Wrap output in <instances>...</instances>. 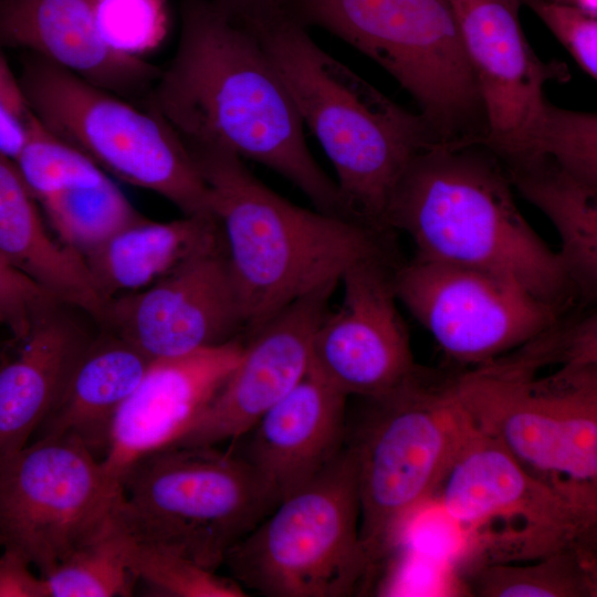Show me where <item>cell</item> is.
Instances as JSON below:
<instances>
[{"mask_svg":"<svg viewBox=\"0 0 597 597\" xmlns=\"http://www.w3.org/2000/svg\"><path fill=\"white\" fill-rule=\"evenodd\" d=\"M511 185L552 222L561 239L559 256L578 298L597 293V184L538 156L504 168Z\"/></svg>","mask_w":597,"mask_h":597,"instance_id":"25","label":"cell"},{"mask_svg":"<svg viewBox=\"0 0 597 597\" xmlns=\"http://www.w3.org/2000/svg\"><path fill=\"white\" fill-rule=\"evenodd\" d=\"M190 154L209 191L247 332L315 289L339 282L354 263L391 256L387 233L289 201L240 157L221 149Z\"/></svg>","mask_w":597,"mask_h":597,"instance_id":"5","label":"cell"},{"mask_svg":"<svg viewBox=\"0 0 597 597\" xmlns=\"http://www.w3.org/2000/svg\"><path fill=\"white\" fill-rule=\"evenodd\" d=\"M101 36L117 52L139 56L157 48L168 31L167 0H100Z\"/></svg>","mask_w":597,"mask_h":597,"instance_id":"32","label":"cell"},{"mask_svg":"<svg viewBox=\"0 0 597 597\" xmlns=\"http://www.w3.org/2000/svg\"><path fill=\"white\" fill-rule=\"evenodd\" d=\"M283 11L354 46L416 101L441 145L482 144L479 85L450 0H280Z\"/></svg>","mask_w":597,"mask_h":597,"instance_id":"7","label":"cell"},{"mask_svg":"<svg viewBox=\"0 0 597 597\" xmlns=\"http://www.w3.org/2000/svg\"><path fill=\"white\" fill-rule=\"evenodd\" d=\"M538 156H548L572 174L597 184L596 113L547 103L532 158Z\"/></svg>","mask_w":597,"mask_h":597,"instance_id":"31","label":"cell"},{"mask_svg":"<svg viewBox=\"0 0 597 597\" xmlns=\"http://www.w3.org/2000/svg\"><path fill=\"white\" fill-rule=\"evenodd\" d=\"M222 240L212 213L182 214L170 221L142 216L88 253L84 261L98 295L106 303L148 287Z\"/></svg>","mask_w":597,"mask_h":597,"instance_id":"24","label":"cell"},{"mask_svg":"<svg viewBox=\"0 0 597 597\" xmlns=\"http://www.w3.org/2000/svg\"><path fill=\"white\" fill-rule=\"evenodd\" d=\"M30 565L21 552L3 548L0 555V597H49L43 576H34Z\"/></svg>","mask_w":597,"mask_h":597,"instance_id":"36","label":"cell"},{"mask_svg":"<svg viewBox=\"0 0 597 597\" xmlns=\"http://www.w3.org/2000/svg\"><path fill=\"white\" fill-rule=\"evenodd\" d=\"M511 181L482 145H437L418 154L386 209L425 259L507 277L559 313L578 298L558 251L519 210Z\"/></svg>","mask_w":597,"mask_h":597,"instance_id":"3","label":"cell"},{"mask_svg":"<svg viewBox=\"0 0 597 597\" xmlns=\"http://www.w3.org/2000/svg\"><path fill=\"white\" fill-rule=\"evenodd\" d=\"M180 22L175 54L147 106L189 151L221 149L256 161L315 209L352 218L308 149L292 96L255 34L212 0H181Z\"/></svg>","mask_w":597,"mask_h":597,"instance_id":"1","label":"cell"},{"mask_svg":"<svg viewBox=\"0 0 597 597\" xmlns=\"http://www.w3.org/2000/svg\"><path fill=\"white\" fill-rule=\"evenodd\" d=\"M56 301L0 255V327L20 343Z\"/></svg>","mask_w":597,"mask_h":597,"instance_id":"34","label":"cell"},{"mask_svg":"<svg viewBox=\"0 0 597 597\" xmlns=\"http://www.w3.org/2000/svg\"><path fill=\"white\" fill-rule=\"evenodd\" d=\"M243 341L151 360L137 388L119 409L102 459L121 484L140 457L175 444L195 423L234 368Z\"/></svg>","mask_w":597,"mask_h":597,"instance_id":"18","label":"cell"},{"mask_svg":"<svg viewBox=\"0 0 597 597\" xmlns=\"http://www.w3.org/2000/svg\"><path fill=\"white\" fill-rule=\"evenodd\" d=\"M432 500L471 541L472 567L593 545L597 512L532 475L470 419Z\"/></svg>","mask_w":597,"mask_h":597,"instance_id":"11","label":"cell"},{"mask_svg":"<svg viewBox=\"0 0 597 597\" xmlns=\"http://www.w3.org/2000/svg\"><path fill=\"white\" fill-rule=\"evenodd\" d=\"M0 255L56 301L100 320L105 303L84 259L49 230L13 161L1 154Z\"/></svg>","mask_w":597,"mask_h":597,"instance_id":"23","label":"cell"},{"mask_svg":"<svg viewBox=\"0 0 597 597\" xmlns=\"http://www.w3.org/2000/svg\"><path fill=\"white\" fill-rule=\"evenodd\" d=\"M549 29L578 66L597 78V15L555 0H521Z\"/></svg>","mask_w":597,"mask_h":597,"instance_id":"33","label":"cell"},{"mask_svg":"<svg viewBox=\"0 0 597 597\" xmlns=\"http://www.w3.org/2000/svg\"><path fill=\"white\" fill-rule=\"evenodd\" d=\"M97 325L151 360L240 338L247 325L223 240L148 287L108 300Z\"/></svg>","mask_w":597,"mask_h":597,"instance_id":"15","label":"cell"},{"mask_svg":"<svg viewBox=\"0 0 597 597\" xmlns=\"http://www.w3.org/2000/svg\"><path fill=\"white\" fill-rule=\"evenodd\" d=\"M133 536L117 512L88 540L43 575L49 597L129 596L128 552Z\"/></svg>","mask_w":597,"mask_h":597,"instance_id":"27","label":"cell"},{"mask_svg":"<svg viewBox=\"0 0 597 597\" xmlns=\"http://www.w3.org/2000/svg\"><path fill=\"white\" fill-rule=\"evenodd\" d=\"M12 161L38 203L55 193L95 186L107 178L92 159L46 128L36 117Z\"/></svg>","mask_w":597,"mask_h":597,"instance_id":"29","label":"cell"},{"mask_svg":"<svg viewBox=\"0 0 597 597\" xmlns=\"http://www.w3.org/2000/svg\"><path fill=\"white\" fill-rule=\"evenodd\" d=\"M119 498L121 484L78 440L38 437L0 455V547L43 576L104 525Z\"/></svg>","mask_w":597,"mask_h":597,"instance_id":"12","label":"cell"},{"mask_svg":"<svg viewBox=\"0 0 597 597\" xmlns=\"http://www.w3.org/2000/svg\"><path fill=\"white\" fill-rule=\"evenodd\" d=\"M472 425L532 475L597 512V317L562 315L519 347L454 375Z\"/></svg>","mask_w":597,"mask_h":597,"instance_id":"2","label":"cell"},{"mask_svg":"<svg viewBox=\"0 0 597 597\" xmlns=\"http://www.w3.org/2000/svg\"><path fill=\"white\" fill-rule=\"evenodd\" d=\"M35 115L17 78L0 52V154L13 160L27 140Z\"/></svg>","mask_w":597,"mask_h":597,"instance_id":"35","label":"cell"},{"mask_svg":"<svg viewBox=\"0 0 597 597\" xmlns=\"http://www.w3.org/2000/svg\"><path fill=\"white\" fill-rule=\"evenodd\" d=\"M347 398L310 366L296 386L245 434V451L238 454L280 501L285 499L322 472L345 447Z\"/></svg>","mask_w":597,"mask_h":597,"instance_id":"19","label":"cell"},{"mask_svg":"<svg viewBox=\"0 0 597 597\" xmlns=\"http://www.w3.org/2000/svg\"><path fill=\"white\" fill-rule=\"evenodd\" d=\"M237 21H245L277 7L280 0H212Z\"/></svg>","mask_w":597,"mask_h":597,"instance_id":"37","label":"cell"},{"mask_svg":"<svg viewBox=\"0 0 597 597\" xmlns=\"http://www.w3.org/2000/svg\"><path fill=\"white\" fill-rule=\"evenodd\" d=\"M97 327L86 312L55 302L20 342L18 354L0 364V455L29 443Z\"/></svg>","mask_w":597,"mask_h":597,"instance_id":"21","label":"cell"},{"mask_svg":"<svg viewBox=\"0 0 597 597\" xmlns=\"http://www.w3.org/2000/svg\"><path fill=\"white\" fill-rule=\"evenodd\" d=\"M555 1L574 4L593 15H597V0H555Z\"/></svg>","mask_w":597,"mask_h":597,"instance_id":"38","label":"cell"},{"mask_svg":"<svg viewBox=\"0 0 597 597\" xmlns=\"http://www.w3.org/2000/svg\"><path fill=\"white\" fill-rule=\"evenodd\" d=\"M242 24L331 160L347 211L388 233L385 213L398 181L418 154L441 145L429 124L331 56L280 6Z\"/></svg>","mask_w":597,"mask_h":597,"instance_id":"4","label":"cell"},{"mask_svg":"<svg viewBox=\"0 0 597 597\" xmlns=\"http://www.w3.org/2000/svg\"><path fill=\"white\" fill-rule=\"evenodd\" d=\"M354 438L359 537L371 569L406 530L447 473L468 425L454 374L419 368L373 398Z\"/></svg>","mask_w":597,"mask_h":597,"instance_id":"6","label":"cell"},{"mask_svg":"<svg viewBox=\"0 0 597 597\" xmlns=\"http://www.w3.org/2000/svg\"><path fill=\"white\" fill-rule=\"evenodd\" d=\"M280 503L255 469L214 446H168L122 476L117 512L132 536L216 572Z\"/></svg>","mask_w":597,"mask_h":597,"instance_id":"8","label":"cell"},{"mask_svg":"<svg viewBox=\"0 0 597 597\" xmlns=\"http://www.w3.org/2000/svg\"><path fill=\"white\" fill-rule=\"evenodd\" d=\"M243 588L269 597H344L373 569L359 537L356 461L345 443L314 479L290 494L228 553Z\"/></svg>","mask_w":597,"mask_h":597,"instance_id":"9","label":"cell"},{"mask_svg":"<svg viewBox=\"0 0 597 597\" xmlns=\"http://www.w3.org/2000/svg\"><path fill=\"white\" fill-rule=\"evenodd\" d=\"M470 591L482 597H593L596 564L591 547L576 546L531 561L471 568Z\"/></svg>","mask_w":597,"mask_h":597,"instance_id":"26","label":"cell"},{"mask_svg":"<svg viewBox=\"0 0 597 597\" xmlns=\"http://www.w3.org/2000/svg\"><path fill=\"white\" fill-rule=\"evenodd\" d=\"M39 206L53 234L83 259L143 216L108 177L50 196Z\"/></svg>","mask_w":597,"mask_h":597,"instance_id":"28","label":"cell"},{"mask_svg":"<svg viewBox=\"0 0 597 597\" xmlns=\"http://www.w3.org/2000/svg\"><path fill=\"white\" fill-rule=\"evenodd\" d=\"M339 282H328L247 332L241 355L177 446L235 442L287 395L311 366L317 325Z\"/></svg>","mask_w":597,"mask_h":597,"instance_id":"17","label":"cell"},{"mask_svg":"<svg viewBox=\"0 0 597 597\" xmlns=\"http://www.w3.org/2000/svg\"><path fill=\"white\" fill-rule=\"evenodd\" d=\"M19 80L35 117L104 172L161 196L182 214L211 213L193 157L156 111L32 53Z\"/></svg>","mask_w":597,"mask_h":597,"instance_id":"10","label":"cell"},{"mask_svg":"<svg viewBox=\"0 0 597 597\" xmlns=\"http://www.w3.org/2000/svg\"><path fill=\"white\" fill-rule=\"evenodd\" d=\"M128 568L134 578L143 580L165 596H247L244 588L233 578L220 577L216 572L168 548L134 537L128 552Z\"/></svg>","mask_w":597,"mask_h":597,"instance_id":"30","label":"cell"},{"mask_svg":"<svg viewBox=\"0 0 597 597\" xmlns=\"http://www.w3.org/2000/svg\"><path fill=\"white\" fill-rule=\"evenodd\" d=\"M392 283L397 300L463 365L511 352L564 315L507 277L416 254L395 264Z\"/></svg>","mask_w":597,"mask_h":597,"instance_id":"13","label":"cell"},{"mask_svg":"<svg viewBox=\"0 0 597 597\" xmlns=\"http://www.w3.org/2000/svg\"><path fill=\"white\" fill-rule=\"evenodd\" d=\"M150 363L133 344L98 326L39 437L74 438L103 459L115 418Z\"/></svg>","mask_w":597,"mask_h":597,"instance_id":"22","label":"cell"},{"mask_svg":"<svg viewBox=\"0 0 597 597\" xmlns=\"http://www.w3.org/2000/svg\"><path fill=\"white\" fill-rule=\"evenodd\" d=\"M391 256H371L342 275L343 297L315 331L311 368L342 394L373 398L419 368L397 307Z\"/></svg>","mask_w":597,"mask_h":597,"instance_id":"16","label":"cell"},{"mask_svg":"<svg viewBox=\"0 0 597 597\" xmlns=\"http://www.w3.org/2000/svg\"><path fill=\"white\" fill-rule=\"evenodd\" d=\"M450 1L484 107L481 145L504 168L532 158L548 103L544 85L567 82V65L535 54L520 22L521 0Z\"/></svg>","mask_w":597,"mask_h":597,"instance_id":"14","label":"cell"},{"mask_svg":"<svg viewBox=\"0 0 597 597\" xmlns=\"http://www.w3.org/2000/svg\"><path fill=\"white\" fill-rule=\"evenodd\" d=\"M100 0H0V44L28 49L123 97L144 91L159 70L115 51L100 34Z\"/></svg>","mask_w":597,"mask_h":597,"instance_id":"20","label":"cell"}]
</instances>
